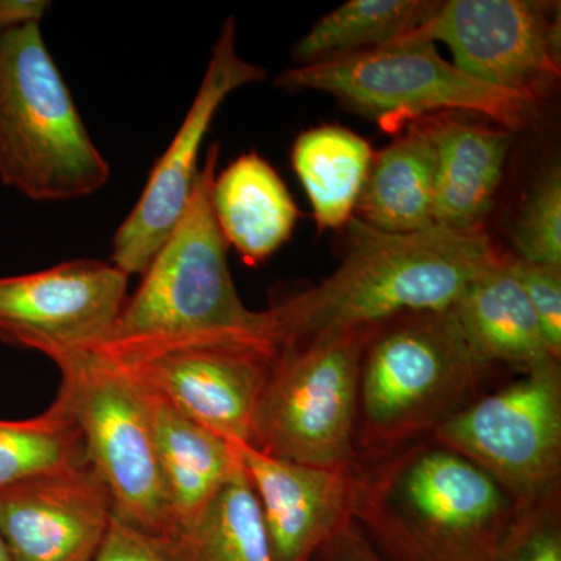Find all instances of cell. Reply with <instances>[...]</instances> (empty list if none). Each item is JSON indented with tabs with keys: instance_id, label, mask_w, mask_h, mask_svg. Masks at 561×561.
<instances>
[{
	"instance_id": "cell-1",
	"label": "cell",
	"mask_w": 561,
	"mask_h": 561,
	"mask_svg": "<svg viewBox=\"0 0 561 561\" xmlns=\"http://www.w3.org/2000/svg\"><path fill=\"white\" fill-rule=\"evenodd\" d=\"M348 231L345 257L331 276L272 306L280 350L449 311L504 257L485 231L386 232L354 217Z\"/></svg>"
},
{
	"instance_id": "cell-2",
	"label": "cell",
	"mask_w": 561,
	"mask_h": 561,
	"mask_svg": "<svg viewBox=\"0 0 561 561\" xmlns=\"http://www.w3.org/2000/svg\"><path fill=\"white\" fill-rule=\"evenodd\" d=\"M110 164L92 142L41 22L0 36V181L35 202L101 191Z\"/></svg>"
},
{
	"instance_id": "cell-3",
	"label": "cell",
	"mask_w": 561,
	"mask_h": 561,
	"mask_svg": "<svg viewBox=\"0 0 561 561\" xmlns=\"http://www.w3.org/2000/svg\"><path fill=\"white\" fill-rule=\"evenodd\" d=\"M483 368L453 309L386 324L362 360L356 446L382 456L432 434L468 404Z\"/></svg>"
},
{
	"instance_id": "cell-4",
	"label": "cell",
	"mask_w": 561,
	"mask_h": 561,
	"mask_svg": "<svg viewBox=\"0 0 561 561\" xmlns=\"http://www.w3.org/2000/svg\"><path fill=\"white\" fill-rule=\"evenodd\" d=\"M276 84L324 92L387 133L446 111L489 117L515 133L529 124L540 102L472 79L446 61L434 43L411 36L341 60L295 66L279 73Z\"/></svg>"
},
{
	"instance_id": "cell-5",
	"label": "cell",
	"mask_w": 561,
	"mask_h": 561,
	"mask_svg": "<svg viewBox=\"0 0 561 561\" xmlns=\"http://www.w3.org/2000/svg\"><path fill=\"white\" fill-rule=\"evenodd\" d=\"M220 146L206 153L183 219L142 273L108 341L184 334L267 335L278 341L275 312L251 311L236 290L228 245L210 208Z\"/></svg>"
},
{
	"instance_id": "cell-6",
	"label": "cell",
	"mask_w": 561,
	"mask_h": 561,
	"mask_svg": "<svg viewBox=\"0 0 561 561\" xmlns=\"http://www.w3.org/2000/svg\"><path fill=\"white\" fill-rule=\"evenodd\" d=\"M58 398L83 437L84 454L108 486L114 516L149 540H168L173 518L142 389L95 350L49 356Z\"/></svg>"
},
{
	"instance_id": "cell-7",
	"label": "cell",
	"mask_w": 561,
	"mask_h": 561,
	"mask_svg": "<svg viewBox=\"0 0 561 561\" xmlns=\"http://www.w3.org/2000/svg\"><path fill=\"white\" fill-rule=\"evenodd\" d=\"M92 350L205 430L249 445L280 346L267 335L213 332L106 341Z\"/></svg>"
},
{
	"instance_id": "cell-8",
	"label": "cell",
	"mask_w": 561,
	"mask_h": 561,
	"mask_svg": "<svg viewBox=\"0 0 561 561\" xmlns=\"http://www.w3.org/2000/svg\"><path fill=\"white\" fill-rule=\"evenodd\" d=\"M379 330L280 350L254 416L251 448L312 467L357 465L362 360Z\"/></svg>"
},
{
	"instance_id": "cell-9",
	"label": "cell",
	"mask_w": 561,
	"mask_h": 561,
	"mask_svg": "<svg viewBox=\"0 0 561 561\" xmlns=\"http://www.w3.org/2000/svg\"><path fill=\"white\" fill-rule=\"evenodd\" d=\"M443 448L490 474L516 508L559 497L560 362L461 408L434 432Z\"/></svg>"
},
{
	"instance_id": "cell-10",
	"label": "cell",
	"mask_w": 561,
	"mask_h": 561,
	"mask_svg": "<svg viewBox=\"0 0 561 561\" xmlns=\"http://www.w3.org/2000/svg\"><path fill=\"white\" fill-rule=\"evenodd\" d=\"M405 36L443 43L472 79L540 101L561 73L556 3L446 0Z\"/></svg>"
},
{
	"instance_id": "cell-11",
	"label": "cell",
	"mask_w": 561,
	"mask_h": 561,
	"mask_svg": "<svg viewBox=\"0 0 561 561\" xmlns=\"http://www.w3.org/2000/svg\"><path fill=\"white\" fill-rule=\"evenodd\" d=\"M265 70L243 60L236 49V21L228 18L201 88L171 146L151 169L135 208L113 238L111 264L142 275L190 206L202 169L198 157L206 133L221 103L232 91L265 79Z\"/></svg>"
},
{
	"instance_id": "cell-12",
	"label": "cell",
	"mask_w": 561,
	"mask_h": 561,
	"mask_svg": "<svg viewBox=\"0 0 561 561\" xmlns=\"http://www.w3.org/2000/svg\"><path fill=\"white\" fill-rule=\"evenodd\" d=\"M382 501L423 537L454 548H490L511 522L515 504L500 483L460 454L412 448L371 472Z\"/></svg>"
},
{
	"instance_id": "cell-13",
	"label": "cell",
	"mask_w": 561,
	"mask_h": 561,
	"mask_svg": "<svg viewBox=\"0 0 561 561\" xmlns=\"http://www.w3.org/2000/svg\"><path fill=\"white\" fill-rule=\"evenodd\" d=\"M127 273L111 262L77 260L0 278V341L44 356L92 350L111 337L125 301Z\"/></svg>"
},
{
	"instance_id": "cell-14",
	"label": "cell",
	"mask_w": 561,
	"mask_h": 561,
	"mask_svg": "<svg viewBox=\"0 0 561 561\" xmlns=\"http://www.w3.org/2000/svg\"><path fill=\"white\" fill-rule=\"evenodd\" d=\"M113 518L90 461L0 490V535L16 561H95Z\"/></svg>"
},
{
	"instance_id": "cell-15",
	"label": "cell",
	"mask_w": 561,
	"mask_h": 561,
	"mask_svg": "<svg viewBox=\"0 0 561 561\" xmlns=\"http://www.w3.org/2000/svg\"><path fill=\"white\" fill-rule=\"evenodd\" d=\"M260 502L275 561H312L354 519L360 470L312 467L236 445Z\"/></svg>"
},
{
	"instance_id": "cell-16",
	"label": "cell",
	"mask_w": 561,
	"mask_h": 561,
	"mask_svg": "<svg viewBox=\"0 0 561 561\" xmlns=\"http://www.w3.org/2000/svg\"><path fill=\"white\" fill-rule=\"evenodd\" d=\"M435 157V227L483 231L502 183L513 133L454 119L421 122Z\"/></svg>"
},
{
	"instance_id": "cell-17",
	"label": "cell",
	"mask_w": 561,
	"mask_h": 561,
	"mask_svg": "<svg viewBox=\"0 0 561 561\" xmlns=\"http://www.w3.org/2000/svg\"><path fill=\"white\" fill-rule=\"evenodd\" d=\"M210 208L221 238L250 267L264 264L289 242L300 217L286 183L256 151L217 173Z\"/></svg>"
},
{
	"instance_id": "cell-18",
	"label": "cell",
	"mask_w": 561,
	"mask_h": 561,
	"mask_svg": "<svg viewBox=\"0 0 561 561\" xmlns=\"http://www.w3.org/2000/svg\"><path fill=\"white\" fill-rule=\"evenodd\" d=\"M142 391L171 502L173 535L201 518L241 461L236 445L187 419L157 394Z\"/></svg>"
},
{
	"instance_id": "cell-19",
	"label": "cell",
	"mask_w": 561,
	"mask_h": 561,
	"mask_svg": "<svg viewBox=\"0 0 561 561\" xmlns=\"http://www.w3.org/2000/svg\"><path fill=\"white\" fill-rule=\"evenodd\" d=\"M454 316L482 365L511 364L524 370L559 360L531 311L507 256L474 280L454 305Z\"/></svg>"
},
{
	"instance_id": "cell-20",
	"label": "cell",
	"mask_w": 561,
	"mask_h": 561,
	"mask_svg": "<svg viewBox=\"0 0 561 561\" xmlns=\"http://www.w3.org/2000/svg\"><path fill=\"white\" fill-rule=\"evenodd\" d=\"M434 147L421 122L375 153L354 219L386 232L435 227Z\"/></svg>"
},
{
	"instance_id": "cell-21",
	"label": "cell",
	"mask_w": 561,
	"mask_h": 561,
	"mask_svg": "<svg viewBox=\"0 0 561 561\" xmlns=\"http://www.w3.org/2000/svg\"><path fill=\"white\" fill-rule=\"evenodd\" d=\"M373 158L367 139L337 125L311 128L295 140L291 164L320 230H337L353 219Z\"/></svg>"
},
{
	"instance_id": "cell-22",
	"label": "cell",
	"mask_w": 561,
	"mask_h": 561,
	"mask_svg": "<svg viewBox=\"0 0 561 561\" xmlns=\"http://www.w3.org/2000/svg\"><path fill=\"white\" fill-rule=\"evenodd\" d=\"M153 546L168 561H275L242 465L197 522Z\"/></svg>"
},
{
	"instance_id": "cell-23",
	"label": "cell",
	"mask_w": 561,
	"mask_h": 561,
	"mask_svg": "<svg viewBox=\"0 0 561 561\" xmlns=\"http://www.w3.org/2000/svg\"><path fill=\"white\" fill-rule=\"evenodd\" d=\"M438 2L350 0L324 14L291 49L297 66L320 65L394 43L419 28Z\"/></svg>"
},
{
	"instance_id": "cell-24",
	"label": "cell",
	"mask_w": 561,
	"mask_h": 561,
	"mask_svg": "<svg viewBox=\"0 0 561 561\" xmlns=\"http://www.w3.org/2000/svg\"><path fill=\"white\" fill-rule=\"evenodd\" d=\"M84 461L79 426L58 397L35 419L0 420V490Z\"/></svg>"
},
{
	"instance_id": "cell-25",
	"label": "cell",
	"mask_w": 561,
	"mask_h": 561,
	"mask_svg": "<svg viewBox=\"0 0 561 561\" xmlns=\"http://www.w3.org/2000/svg\"><path fill=\"white\" fill-rule=\"evenodd\" d=\"M354 519L389 561H493L496 545L454 548L423 537L391 511L364 478L360 479Z\"/></svg>"
},
{
	"instance_id": "cell-26",
	"label": "cell",
	"mask_w": 561,
	"mask_h": 561,
	"mask_svg": "<svg viewBox=\"0 0 561 561\" xmlns=\"http://www.w3.org/2000/svg\"><path fill=\"white\" fill-rule=\"evenodd\" d=\"M516 257L561 267V172L552 165L535 181L512 227Z\"/></svg>"
},
{
	"instance_id": "cell-27",
	"label": "cell",
	"mask_w": 561,
	"mask_h": 561,
	"mask_svg": "<svg viewBox=\"0 0 561 561\" xmlns=\"http://www.w3.org/2000/svg\"><path fill=\"white\" fill-rule=\"evenodd\" d=\"M493 561H561L559 497L515 507L494 546Z\"/></svg>"
},
{
	"instance_id": "cell-28",
	"label": "cell",
	"mask_w": 561,
	"mask_h": 561,
	"mask_svg": "<svg viewBox=\"0 0 561 561\" xmlns=\"http://www.w3.org/2000/svg\"><path fill=\"white\" fill-rule=\"evenodd\" d=\"M553 356H561V267L507 257Z\"/></svg>"
},
{
	"instance_id": "cell-29",
	"label": "cell",
	"mask_w": 561,
	"mask_h": 561,
	"mask_svg": "<svg viewBox=\"0 0 561 561\" xmlns=\"http://www.w3.org/2000/svg\"><path fill=\"white\" fill-rule=\"evenodd\" d=\"M95 561H168L153 542L114 516L108 537Z\"/></svg>"
},
{
	"instance_id": "cell-30",
	"label": "cell",
	"mask_w": 561,
	"mask_h": 561,
	"mask_svg": "<svg viewBox=\"0 0 561 561\" xmlns=\"http://www.w3.org/2000/svg\"><path fill=\"white\" fill-rule=\"evenodd\" d=\"M312 561H389L353 519L317 552Z\"/></svg>"
},
{
	"instance_id": "cell-31",
	"label": "cell",
	"mask_w": 561,
	"mask_h": 561,
	"mask_svg": "<svg viewBox=\"0 0 561 561\" xmlns=\"http://www.w3.org/2000/svg\"><path fill=\"white\" fill-rule=\"evenodd\" d=\"M49 7L46 0H0V36L27 22H41Z\"/></svg>"
},
{
	"instance_id": "cell-32",
	"label": "cell",
	"mask_w": 561,
	"mask_h": 561,
	"mask_svg": "<svg viewBox=\"0 0 561 561\" xmlns=\"http://www.w3.org/2000/svg\"><path fill=\"white\" fill-rule=\"evenodd\" d=\"M0 561H16L13 559V556H11L9 546H7L2 535H0Z\"/></svg>"
}]
</instances>
